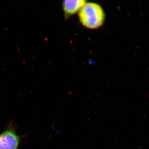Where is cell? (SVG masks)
I'll list each match as a JSON object with an SVG mask.
<instances>
[{"instance_id":"obj_3","label":"cell","mask_w":149,"mask_h":149,"mask_svg":"<svg viewBox=\"0 0 149 149\" xmlns=\"http://www.w3.org/2000/svg\"><path fill=\"white\" fill-rule=\"evenodd\" d=\"M86 2L84 0L64 1L63 7L65 18H69L76 13L79 12Z\"/></svg>"},{"instance_id":"obj_1","label":"cell","mask_w":149,"mask_h":149,"mask_svg":"<svg viewBox=\"0 0 149 149\" xmlns=\"http://www.w3.org/2000/svg\"><path fill=\"white\" fill-rule=\"evenodd\" d=\"M80 23L90 29H97L103 24L104 12L101 6L96 3H85L78 12Z\"/></svg>"},{"instance_id":"obj_2","label":"cell","mask_w":149,"mask_h":149,"mask_svg":"<svg viewBox=\"0 0 149 149\" xmlns=\"http://www.w3.org/2000/svg\"><path fill=\"white\" fill-rule=\"evenodd\" d=\"M21 137L17 135L12 124L0 133V149H18Z\"/></svg>"}]
</instances>
